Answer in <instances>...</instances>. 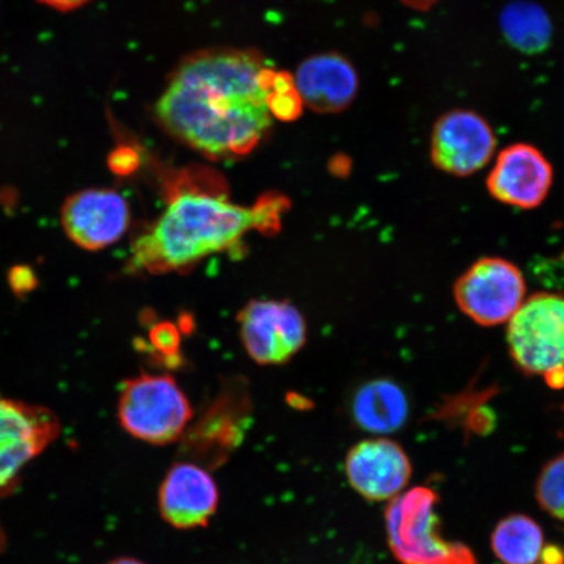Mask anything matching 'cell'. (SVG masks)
<instances>
[{
  "instance_id": "cell-1",
  "label": "cell",
  "mask_w": 564,
  "mask_h": 564,
  "mask_svg": "<svg viewBox=\"0 0 564 564\" xmlns=\"http://www.w3.org/2000/svg\"><path fill=\"white\" fill-rule=\"evenodd\" d=\"M256 48L210 47L183 58L169 76L154 117L161 129L204 158L236 160L270 135L273 117Z\"/></svg>"
},
{
  "instance_id": "cell-2",
  "label": "cell",
  "mask_w": 564,
  "mask_h": 564,
  "mask_svg": "<svg viewBox=\"0 0 564 564\" xmlns=\"http://www.w3.org/2000/svg\"><path fill=\"white\" fill-rule=\"evenodd\" d=\"M218 188L220 176L207 169L178 172L164 214L133 245V267L150 273L185 270L230 249L253 229H279L282 197L270 195L243 207Z\"/></svg>"
},
{
  "instance_id": "cell-3",
  "label": "cell",
  "mask_w": 564,
  "mask_h": 564,
  "mask_svg": "<svg viewBox=\"0 0 564 564\" xmlns=\"http://www.w3.org/2000/svg\"><path fill=\"white\" fill-rule=\"evenodd\" d=\"M438 494L414 488L392 499L386 511L388 545L403 564H477L471 550L444 540L435 513Z\"/></svg>"
},
{
  "instance_id": "cell-4",
  "label": "cell",
  "mask_w": 564,
  "mask_h": 564,
  "mask_svg": "<svg viewBox=\"0 0 564 564\" xmlns=\"http://www.w3.org/2000/svg\"><path fill=\"white\" fill-rule=\"evenodd\" d=\"M118 421L124 432L152 446L180 442L194 411L175 379L143 373L127 380L119 394Z\"/></svg>"
},
{
  "instance_id": "cell-5",
  "label": "cell",
  "mask_w": 564,
  "mask_h": 564,
  "mask_svg": "<svg viewBox=\"0 0 564 564\" xmlns=\"http://www.w3.org/2000/svg\"><path fill=\"white\" fill-rule=\"evenodd\" d=\"M507 344L518 368L564 388V297L538 293L507 323Z\"/></svg>"
},
{
  "instance_id": "cell-6",
  "label": "cell",
  "mask_w": 564,
  "mask_h": 564,
  "mask_svg": "<svg viewBox=\"0 0 564 564\" xmlns=\"http://www.w3.org/2000/svg\"><path fill=\"white\" fill-rule=\"evenodd\" d=\"M455 301L462 313L485 327L509 323L527 300L523 272L503 258L477 260L456 281Z\"/></svg>"
},
{
  "instance_id": "cell-7",
  "label": "cell",
  "mask_w": 564,
  "mask_h": 564,
  "mask_svg": "<svg viewBox=\"0 0 564 564\" xmlns=\"http://www.w3.org/2000/svg\"><path fill=\"white\" fill-rule=\"evenodd\" d=\"M250 425L249 397L241 388L228 390L187 427L180 441V456L208 470L221 468L241 447Z\"/></svg>"
},
{
  "instance_id": "cell-8",
  "label": "cell",
  "mask_w": 564,
  "mask_h": 564,
  "mask_svg": "<svg viewBox=\"0 0 564 564\" xmlns=\"http://www.w3.org/2000/svg\"><path fill=\"white\" fill-rule=\"evenodd\" d=\"M59 433L61 422L51 409L0 398V497L17 488L21 471Z\"/></svg>"
},
{
  "instance_id": "cell-9",
  "label": "cell",
  "mask_w": 564,
  "mask_h": 564,
  "mask_svg": "<svg viewBox=\"0 0 564 564\" xmlns=\"http://www.w3.org/2000/svg\"><path fill=\"white\" fill-rule=\"evenodd\" d=\"M497 137L488 119L471 109L444 112L430 137V159L441 172L469 176L496 156Z\"/></svg>"
},
{
  "instance_id": "cell-10",
  "label": "cell",
  "mask_w": 564,
  "mask_h": 564,
  "mask_svg": "<svg viewBox=\"0 0 564 564\" xmlns=\"http://www.w3.org/2000/svg\"><path fill=\"white\" fill-rule=\"evenodd\" d=\"M238 323L247 355L259 365L285 364L306 343L305 317L289 302L252 301L239 313Z\"/></svg>"
},
{
  "instance_id": "cell-11",
  "label": "cell",
  "mask_w": 564,
  "mask_h": 564,
  "mask_svg": "<svg viewBox=\"0 0 564 564\" xmlns=\"http://www.w3.org/2000/svg\"><path fill=\"white\" fill-rule=\"evenodd\" d=\"M61 220L76 246L100 251L123 238L130 227V207L116 189H80L63 204Z\"/></svg>"
},
{
  "instance_id": "cell-12",
  "label": "cell",
  "mask_w": 564,
  "mask_h": 564,
  "mask_svg": "<svg viewBox=\"0 0 564 564\" xmlns=\"http://www.w3.org/2000/svg\"><path fill=\"white\" fill-rule=\"evenodd\" d=\"M553 182V165L545 154L533 144L514 143L498 153L486 187L506 206L533 209L545 202Z\"/></svg>"
},
{
  "instance_id": "cell-13",
  "label": "cell",
  "mask_w": 564,
  "mask_h": 564,
  "mask_svg": "<svg viewBox=\"0 0 564 564\" xmlns=\"http://www.w3.org/2000/svg\"><path fill=\"white\" fill-rule=\"evenodd\" d=\"M158 500L165 523L187 531L209 524L220 503V491L208 469L181 460L166 471Z\"/></svg>"
},
{
  "instance_id": "cell-14",
  "label": "cell",
  "mask_w": 564,
  "mask_h": 564,
  "mask_svg": "<svg viewBox=\"0 0 564 564\" xmlns=\"http://www.w3.org/2000/svg\"><path fill=\"white\" fill-rule=\"evenodd\" d=\"M345 475L352 489L371 502L397 498L412 477V464L399 443L368 440L351 447Z\"/></svg>"
},
{
  "instance_id": "cell-15",
  "label": "cell",
  "mask_w": 564,
  "mask_h": 564,
  "mask_svg": "<svg viewBox=\"0 0 564 564\" xmlns=\"http://www.w3.org/2000/svg\"><path fill=\"white\" fill-rule=\"evenodd\" d=\"M303 105L317 115H337L355 102L359 76L340 53H322L303 61L294 77Z\"/></svg>"
},
{
  "instance_id": "cell-16",
  "label": "cell",
  "mask_w": 564,
  "mask_h": 564,
  "mask_svg": "<svg viewBox=\"0 0 564 564\" xmlns=\"http://www.w3.org/2000/svg\"><path fill=\"white\" fill-rule=\"evenodd\" d=\"M352 421L371 434H392L405 426L411 405L405 391L391 379L369 380L351 399Z\"/></svg>"
},
{
  "instance_id": "cell-17",
  "label": "cell",
  "mask_w": 564,
  "mask_h": 564,
  "mask_svg": "<svg viewBox=\"0 0 564 564\" xmlns=\"http://www.w3.org/2000/svg\"><path fill=\"white\" fill-rule=\"evenodd\" d=\"M499 30L514 52L540 55L552 46L553 20L544 6L532 0H514L503 7L499 15Z\"/></svg>"
},
{
  "instance_id": "cell-18",
  "label": "cell",
  "mask_w": 564,
  "mask_h": 564,
  "mask_svg": "<svg viewBox=\"0 0 564 564\" xmlns=\"http://www.w3.org/2000/svg\"><path fill=\"white\" fill-rule=\"evenodd\" d=\"M491 547L503 564H538L544 550V532L533 519L513 513L494 528Z\"/></svg>"
},
{
  "instance_id": "cell-19",
  "label": "cell",
  "mask_w": 564,
  "mask_h": 564,
  "mask_svg": "<svg viewBox=\"0 0 564 564\" xmlns=\"http://www.w3.org/2000/svg\"><path fill=\"white\" fill-rule=\"evenodd\" d=\"M259 83L264 91L267 108L273 118L292 122L302 116L303 102L292 74L264 67Z\"/></svg>"
},
{
  "instance_id": "cell-20",
  "label": "cell",
  "mask_w": 564,
  "mask_h": 564,
  "mask_svg": "<svg viewBox=\"0 0 564 564\" xmlns=\"http://www.w3.org/2000/svg\"><path fill=\"white\" fill-rule=\"evenodd\" d=\"M535 498L550 517L564 521V454L542 468L535 484Z\"/></svg>"
},
{
  "instance_id": "cell-21",
  "label": "cell",
  "mask_w": 564,
  "mask_h": 564,
  "mask_svg": "<svg viewBox=\"0 0 564 564\" xmlns=\"http://www.w3.org/2000/svg\"><path fill=\"white\" fill-rule=\"evenodd\" d=\"M11 291L20 297L30 294L37 286L39 280L32 268L26 265L13 267L9 274Z\"/></svg>"
},
{
  "instance_id": "cell-22",
  "label": "cell",
  "mask_w": 564,
  "mask_h": 564,
  "mask_svg": "<svg viewBox=\"0 0 564 564\" xmlns=\"http://www.w3.org/2000/svg\"><path fill=\"white\" fill-rule=\"evenodd\" d=\"M137 160V153L130 148H119V150L111 153L109 165L117 174H129L135 171Z\"/></svg>"
},
{
  "instance_id": "cell-23",
  "label": "cell",
  "mask_w": 564,
  "mask_h": 564,
  "mask_svg": "<svg viewBox=\"0 0 564 564\" xmlns=\"http://www.w3.org/2000/svg\"><path fill=\"white\" fill-rule=\"evenodd\" d=\"M176 333L171 326H161L154 330L153 341L162 350H171L176 347Z\"/></svg>"
},
{
  "instance_id": "cell-24",
  "label": "cell",
  "mask_w": 564,
  "mask_h": 564,
  "mask_svg": "<svg viewBox=\"0 0 564 564\" xmlns=\"http://www.w3.org/2000/svg\"><path fill=\"white\" fill-rule=\"evenodd\" d=\"M37 2L51 7V9L56 11L68 12L82 9L89 0H37Z\"/></svg>"
},
{
  "instance_id": "cell-25",
  "label": "cell",
  "mask_w": 564,
  "mask_h": 564,
  "mask_svg": "<svg viewBox=\"0 0 564 564\" xmlns=\"http://www.w3.org/2000/svg\"><path fill=\"white\" fill-rule=\"evenodd\" d=\"M542 564H564V550L558 546H547L542 550Z\"/></svg>"
},
{
  "instance_id": "cell-26",
  "label": "cell",
  "mask_w": 564,
  "mask_h": 564,
  "mask_svg": "<svg viewBox=\"0 0 564 564\" xmlns=\"http://www.w3.org/2000/svg\"><path fill=\"white\" fill-rule=\"evenodd\" d=\"M106 564H147L137 558H131V556H121V558L112 560Z\"/></svg>"
},
{
  "instance_id": "cell-27",
  "label": "cell",
  "mask_w": 564,
  "mask_h": 564,
  "mask_svg": "<svg viewBox=\"0 0 564 564\" xmlns=\"http://www.w3.org/2000/svg\"><path fill=\"white\" fill-rule=\"evenodd\" d=\"M6 545H7L6 533L3 531L2 525H0V554H2L4 552Z\"/></svg>"
}]
</instances>
